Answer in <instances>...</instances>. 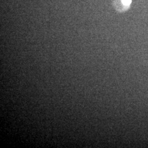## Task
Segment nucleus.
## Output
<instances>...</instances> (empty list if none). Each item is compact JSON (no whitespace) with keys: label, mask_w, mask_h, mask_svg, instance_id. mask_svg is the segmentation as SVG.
Listing matches in <instances>:
<instances>
[{"label":"nucleus","mask_w":148,"mask_h":148,"mask_svg":"<svg viewBox=\"0 0 148 148\" xmlns=\"http://www.w3.org/2000/svg\"><path fill=\"white\" fill-rule=\"evenodd\" d=\"M132 2V0H114L113 6L119 12H124L127 11Z\"/></svg>","instance_id":"1"}]
</instances>
